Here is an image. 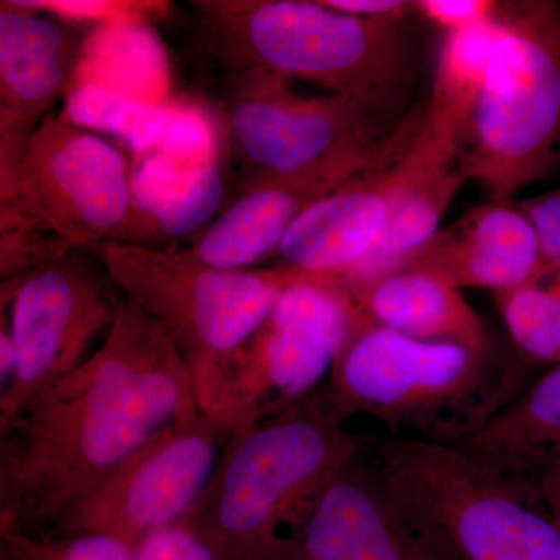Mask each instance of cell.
<instances>
[{
  "mask_svg": "<svg viewBox=\"0 0 560 560\" xmlns=\"http://www.w3.org/2000/svg\"><path fill=\"white\" fill-rule=\"evenodd\" d=\"M10 305V330L16 371L0 394V436H7L33 400L83 363L91 341L110 329L121 304L106 279L81 259L66 254L2 283V304Z\"/></svg>",
  "mask_w": 560,
  "mask_h": 560,
  "instance_id": "cell-11",
  "label": "cell"
},
{
  "mask_svg": "<svg viewBox=\"0 0 560 560\" xmlns=\"http://www.w3.org/2000/svg\"><path fill=\"white\" fill-rule=\"evenodd\" d=\"M136 560H217L209 545L186 525L161 530L136 548Z\"/></svg>",
  "mask_w": 560,
  "mask_h": 560,
  "instance_id": "cell-26",
  "label": "cell"
},
{
  "mask_svg": "<svg viewBox=\"0 0 560 560\" xmlns=\"http://www.w3.org/2000/svg\"><path fill=\"white\" fill-rule=\"evenodd\" d=\"M24 5L31 7L61 20L108 21L131 18L139 10L135 3L124 2H50V0H21Z\"/></svg>",
  "mask_w": 560,
  "mask_h": 560,
  "instance_id": "cell-28",
  "label": "cell"
},
{
  "mask_svg": "<svg viewBox=\"0 0 560 560\" xmlns=\"http://www.w3.org/2000/svg\"><path fill=\"white\" fill-rule=\"evenodd\" d=\"M521 481L528 486L530 493L551 515L560 529V460Z\"/></svg>",
  "mask_w": 560,
  "mask_h": 560,
  "instance_id": "cell-31",
  "label": "cell"
},
{
  "mask_svg": "<svg viewBox=\"0 0 560 560\" xmlns=\"http://www.w3.org/2000/svg\"><path fill=\"white\" fill-rule=\"evenodd\" d=\"M361 316L345 280L307 272L283 291L232 366L220 419H261L307 399Z\"/></svg>",
  "mask_w": 560,
  "mask_h": 560,
  "instance_id": "cell-10",
  "label": "cell"
},
{
  "mask_svg": "<svg viewBox=\"0 0 560 560\" xmlns=\"http://www.w3.org/2000/svg\"><path fill=\"white\" fill-rule=\"evenodd\" d=\"M514 385L495 353L415 340L361 312L324 388L346 420L370 415L412 438L459 444L515 399Z\"/></svg>",
  "mask_w": 560,
  "mask_h": 560,
  "instance_id": "cell-4",
  "label": "cell"
},
{
  "mask_svg": "<svg viewBox=\"0 0 560 560\" xmlns=\"http://www.w3.org/2000/svg\"><path fill=\"white\" fill-rule=\"evenodd\" d=\"M364 447L324 386L276 415L242 420L180 525L217 560H272L331 478Z\"/></svg>",
  "mask_w": 560,
  "mask_h": 560,
  "instance_id": "cell-2",
  "label": "cell"
},
{
  "mask_svg": "<svg viewBox=\"0 0 560 560\" xmlns=\"http://www.w3.org/2000/svg\"><path fill=\"white\" fill-rule=\"evenodd\" d=\"M16 371V349L10 330V320L2 311L0 319V394L5 393Z\"/></svg>",
  "mask_w": 560,
  "mask_h": 560,
  "instance_id": "cell-33",
  "label": "cell"
},
{
  "mask_svg": "<svg viewBox=\"0 0 560 560\" xmlns=\"http://www.w3.org/2000/svg\"><path fill=\"white\" fill-rule=\"evenodd\" d=\"M404 160L407 178L385 234L374 253L341 278L346 283L368 282L399 270L440 231L442 217L467 180L459 167L458 139L431 127L425 119L405 150Z\"/></svg>",
  "mask_w": 560,
  "mask_h": 560,
  "instance_id": "cell-18",
  "label": "cell"
},
{
  "mask_svg": "<svg viewBox=\"0 0 560 560\" xmlns=\"http://www.w3.org/2000/svg\"><path fill=\"white\" fill-rule=\"evenodd\" d=\"M323 3L361 20L405 21L412 11V2L405 0H323Z\"/></svg>",
  "mask_w": 560,
  "mask_h": 560,
  "instance_id": "cell-30",
  "label": "cell"
},
{
  "mask_svg": "<svg viewBox=\"0 0 560 560\" xmlns=\"http://www.w3.org/2000/svg\"><path fill=\"white\" fill-rule=\"evenodd\" d=\"M458 445L517 480L559 463L560 364Z\"/></svg>",
  "mask_w": 560,
  "mask_h": 560,
  "instance_id": "cell-20",
  "label": "cell"
},
{
  "mask_svg": "<svg viewBox=\"0 0 560 560\" xmlns=\"http://www.w3.org/2000/svg\"><path fill=\"white\" fill-rule=\"evenodd\" d=\"M361 312L405 337L495 353L481 316L463 291L422 271L399 270L361 283H346Z\"/></svg>",
  "mask_w": 560,
  "mask_h": 560,
  "instance_id": "cell-19",
  "label": "cell"
},
{
  "mask_svg": "<svg viewBox=\"0 0 560 560\" xmlns=\"http://www.w3.org/2000/svg\"><path fill=\"white\" fill-rule=\"evenodd\" d=\"M198 39L209 57L238 70H265L355 98L397 119L412 86L404 21L350 16L323 0H202Z\"/></svg>",
  "mask_w": 560,
  "mask_h": 560,
  "instance_id": "cell-3",
  "label": "cell"
},
{
  "mask_svg": "<svg viewBox=\"0 0 560 560\" xmlns=\"http://www.w3.org/2000/svg\"><path fill=\"white\" fill-rule=\"evenodd\" d=\"M397 497L459 560H560V529L521 480L458 444L389 436L372 441Z\"/></svg>",
  "mask_w": 560,
  "mask_h": 560,
  "instance_id": "cell-7",
  "label": "cell"
},
{
  "mask_svg": "<svg viewBox=\"0 0 560 560\" xmlns=\"http://www.w3.org/2000/svg\"><path fill=\"white\" fill-rule=\"evenodd\" d=\"M501 16V14H500ZM499 21L445 33L425 119L460 139L488 79Z\"/></svg>",
  "mask_w": 560,
  "mask_h": 560,
  "instance_id": "cell-22",
  "label": "cell"
},
{
  "mask_svg": "<svg viewBox=\"0 0 560 560\" xmlns=\"http://www.w3.org/2000/svg\"><path fill=\"white\" fill-rule=\"evenodd\" d=\"M62 114L86 130L119 136L139 151L153 149L167 139L178 121L172 109L131 101L94 84H81L70 91Z\"/></svg>",
  "mask_w": 560,
  "mask_h": 560,
  "instance_id": "cell-23",
  "label": "cell"
},
{
  "mask_svg": "<svg viewBox=\"0 0 560 560\" xmlns=\"http://www.w3.org/2000/svg\"><path fill=\"white\" fill-rule=\"evenodd\" d=\"M528 217L541 256L550 270H560V189L518 202Z\"/></svg>",
  "mask_w": 560,
  "mask_h": 560,
  "instance_id": "cell-27",
  "label": "cell"
},
{
  "mask_svg": "<svg viewBox=\"0 0 560 560\" xmlns=\"http://www.w3.org/2000/svg\"><path fill=\"white\" fill-rule=\"evenodd\" d=\"M272 560H459L390 490L377 463L350 460Z\"/></svg>",
  "mask_w": 560,
  "mask_h": 560,
  "instance_id": "cell-14",
  "label": "cell"
},
{
  "mask_svg": "<svg viewBox=\"0 0 560 560\" xmlns=\"http://www.w3.org/2000/svg\"><path fill=\"white\" fill-rule=\"evenodd\" d=\"M224 127L246 183L290 175L330 154L386 138L399 125L345 95H302L265 70L231 72Z\"/></svg>",
  "mask_w": 560,
  "mask_h": 560,
  "instance_id": "cell-12",
  "label": "cell"
},
{
  "mask_svg": "<svg viewBox=\"0 0 560 560\" xmlns=\"http://www.w3.org/2000/svg\"><path fill=\"white\" fill-rule=\"evenodd\" d=\"M423 114L425 108H412L386 138L348 147L304 171L243 184L241 197L184 250L220 270H253L275 259L291 226L312 206L407 149L418 135Z\"/></svg>",
  "mask_w": 560,
  "mask_h": 560,
  "instance_id": "cell-13",
  "label": "cell"
},
{
  "mask_svg": "<svg viewBox=\"0 0 560 560\" xmlns=\"http://www.w3.org/2000/svg\"><path fill=\"white\" fill-rule=\"evenodd\" d=\"M2 540L7 560H54L38 534L14 530L2 534Z\"/></svg>",
  "mask_w": 560,
  "mask_h": 560,
  "instance_id": "cell-32",
  "label": "cell"
},
{
  "mask_svg": "<svg viewBox=\"0 0 560 560\" xmlns=\"http://www.w3.org/2000/svg\"><path fill=\"white\" fill-rule=\"evenodd\" d=\"M54 560H136V548L105 534L40 536Z\"/></svg>",
  "mask_w": 560,
  "mask_h": 560,
  "instance_id": "cell-25",
  "label": "cell"
},
{
  "mask_svg": "<svg viewBox=\"0 0 560 560\" xmlns=\"http://www.w3.org/2000/svg\"><path fill=\"white\" fill-rule=\"evenodd\" d=\"M399 270L427 272L459 290L499 293L539 279L550 268L521 206L492 201L438 231Z\"/></svg>",
  "mask_w": 560,
  "mask_h": 560,
  "instance_id": "cell-17",
  "label": "cell"
},
{
  "mask_svg": "<svg viewBox=\"0 0 560 560\" xmlns=\"http://www.w3.org/2000/svg\"><path fill=\"white\" fill-rule=\"evenodd\" d=\"M407 149L312 206L280 243L276 267L346 278L363 264L381 243L407 178Z\"/></svg>",
  "mask_w": 560,
  "mask_h": 560,
  "instance_id": "cell-16",
  "label": "cell"
},
{
  "mask_svg": "<svg viewBox=\"0 0 560 560\" xmlns=\"http://www.w3.org/2000/svg\"><path fill=\"white\" fill-rule=\"evenodd\" d=\"M0 172L70 94L83 55L80 28L21 0L0 3Z\"/></svg>",
  "mask_w": 560,
  "mask_h": 560,
  "instance_id": "cell-15",
  "label": "cell"
},
{
  "mask_svg": "<svg viewBox=\"0 0 560 560\" xmlns=\"http://www.w3.org/2000/svg\"><path fill=\"white\" fill-rule=\"evenodd\" d=\"M202 415L186 361L125 301L102 348L2 438L0 534L49 526L151 438Z\"/></svg>",
  "mask_w": 560,
  "mask_h": 560,
  "instance_id": "cell-1",
  "label": "cell"
},
{
  "mask_svg": "<svg viewBox=\"0 0 560 560\" xmlns=\"http://www.w3.org/2000/svg\"><path fill=\"white\" fill-rule=\"evenodd\" d=\"M0 212L32 224L65 253L136 243L132 171L108 140L51 114L0 172Z\"/></svg>",
  "mask_w": 560,
  "mask_h": 560,
  "instance_id": "cell-8",
  "label": "cell"
},
{
  "mask_svg": "<svg viewBox=\"0 0 560 560\" xmlns=\"http://www.w3.org/2000/svg\"><path fill=\"white\" fill-rule=\"evenodd\" d=\"M459 167L511 202L560 165V2H503L488 79L458 145Z\"/></svg>",
  "mask_w": 560,
  "mask_h": 560,
  "instance_id": "cell-6",
  "label": "cell"
},
{
  "mask_svg": "<svg viewBox=\"0 0 560 560\" xmlns=\"http://www.w3.org/2000/svg\"><path fill=\"white\" fill-rule=\"evenodd\" d=\"M503 2L493 0H419L412 11L445 33L469 31L499 21Z\"/></svg>",
  "mask_w": 560,
  "mask_h": 560,
  "instance_id": "cell-24",
  "label": "cell"
},
{
  "mask_svg": "<svg viewBox=\"0 0 560 560\" xmlns=\"http://www.w3.org/2000/svg\"><path fill=\"white\" fill-rule=\"evenodd\" d=\"M540 312L544 320L548 364H560V270H548L539 279Z\"/></svg>",
  "mask_w": 560,
  "mask_h": 560,
  "instance_id": "cell-29",
  "label": "cell"
},
{
  "mask_svg": "<svg viewBox=\"0 0 560 560\" xmlns=\"http://www.w3.org/2000/svg\"><path fill=\"white\" fill-rule=\"evenodd\" d=\"M234 429L201 415L161 431L66 508L50 536L105 534L138 548L180 525L208 488Z\"/></svg>",
  "mask_w": 560,
  "mask_h": 560,
  "instance_id": "cell-9",
  "label": "cell"
},
{
  "mask_svg": "<svg viewBox=\"0 0 560 560\" xmlns=\"http://www.w3.org/2000/svg\"><path fill=\"white\" fill-rule=\"evenodd\" d=\"M131 171L138 215L135 245L153 246L160 235L180 237L200 230L223 200V176L209 160L179 167L168 154H151Z\"/></svg>",
  "mask_w": 560,
  "mask_h": 560,
  "instance_id": "cell-21",
  "label": "cell"
},
{
  "mask_svg": "<svg viewBox=\"0 0 560 560\" xmlns=\"http://www.w3.org/2000/svg\"><path fill=\"white\" fill-rule=\"evenodd\" d=\"M103 268L130 304L156 320L189 368L202 415L220 419L231 370L283 291L307 272L220 270L184 249L109 242Z\"/></svg>",
  "mask_w": 560,
  "mask_h": 560,
  "instance_id": "cell-5",
  "label": "cell"
}]
</instances>
